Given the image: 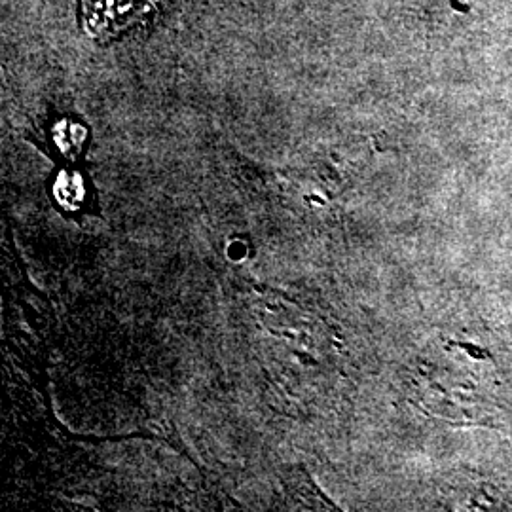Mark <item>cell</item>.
I'll list each match as a JSON object with an SVG mask.
<instances>
[{"label":"cell","mask_w":512,"mask_h":512,"mask_svg":"<svg viewBox=\"0 0 512 512\" xmlns=\"http://www.w3.org/2000/svg\"><path fill=\"white\" fill-rule=\"evenodd\" d=\"M160 0H78L80 23L93 40H110L143 23Z\"/></svg>","instance_id":"6da1fadb"}]
</instances>
